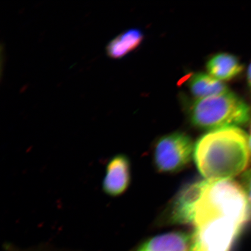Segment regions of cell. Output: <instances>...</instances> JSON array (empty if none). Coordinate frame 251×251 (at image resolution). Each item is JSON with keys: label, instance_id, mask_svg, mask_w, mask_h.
Listing matches in <instances>:
<instances>
[{"label": "cell", "instance_id": "obj_6", "mask_svg": "<svg viewBox=\"0 0 251 251\" xmlns=\"http://www.w3.org/2000/svg\"><path fill=\"white\" fill-rule=\"evenodd\" d=\"M192 234L176 231L150 238L136 251H190Z\"/></svg>", "mask_w": 251, "mask_h": 251}, {"label": "cell", "instance_id": "obj_2", "mask_svg": "<svg viewBox=\"0 0 251 251\" xmlns=\"http://www.w3.org/2000/svg\"><path fill=\"white\" fill-rule=\"evenodd\" d=\"M187 114L196 127L211 131L247 124L251 111L246 102L230 91L222 95L196 99L188 105Z\"/></svg>", "mask_w": 251, "mask_h": 251}, {"label": "cell", "instance_id": "obj_9", "mask_svg": "<svg viewBox=\"0 0 251 251\" xmlns=\"http://www.w3.org/2000/svg\"><path fill=\"white\" fill-rule=\"evenodd\" d=\"M144 34L140 29H130L121 33L106 47V54L112 59H119L134 51L142 43Z\"/></svg>", "mask_w": 251, "mask_h": 251}, {"label": "cell", "instance_id": "obj_1", "mask_svg": "<svg viewBox=\"0 0 251 251\" xmlns=\"http://www.w3.org/2000/svg\"><path fill=\"white\" fill-rule=\"evenodd\" d=\"M249 137L237 127L210 131L197 141L194 158L207 180H231L246 170L250 159Z\"/></svg>", "mask_w": 251, "mask_h": 251}, {"label": "cell", "instance_id": "obj_4", "mask_svg": "<svg viewBox=\"0 0 251 251\" xmlns=\"http://www.w3.org/2000/svg\"><path fill=\"white\" fill-rule=\"evenodd\" d=\"M192 140L182 132L165 135L157 141L153 150V162L159 172L173 174L179 172L194 158Z\"/></svg>", "mask_w": 251, "mask_h": 251}, {"label": "cell", "instance_id": "obj_3", "mask_svg": "<svg viewBox=\"0 0 251 251\" xmlns=\"http://www.w3.org/2000/svg\"><path fill=\"white\" fill-rule=\"evenodd\" d=\"M245 225L230 218L214 219L204 223L194 228L190 251H230Z\"/></svg>", "mask_w": 251, "mask_h": 251}, {"label": "cell", "instance_id": "obj_12", "mask_svg": "<svg viewBox=\"0 0 251 251\" xmlns=\"http://www.w3.org/2000/svg\"><path fill=\"white\" fill-rule=\"evenodd\" d=\"M249 147H250V152L251 153V128L250 136V137H249Z\"/></svg>", "mask_w": 251, "mask_h": 251}, {"label": "cell", "instance_id": "obj_7", "mask_svg": "<svg viewBox=\"0 0 251 251\" xmlns=\"http://www.w3.org/2000/svg\"><path fill=\"white\" fill-rule=\"evenodd\" d=\"M209 75L220 81L230 80L243 70V66L236 56L228 53H218L212 56L206 64Z\"/></svg>", "mask_w": 251, "mask_h": 251}, {"label": "cell", "instance_id": "obj_10", "mask_svg": "<svg viewBox=\"0 0 251 251\" xmlns=\"http://www.w3.org/2000/svg\"><path fill=\"white\" fill-rule=\"evenodd\" d=\"M242 187L249 204L251 214V168L247 170L243 176Z\"/></svg>", "mask_w": 251, "mask_h": 251}, {"label": "cell", "instance_id": "obj_5", "mask_svg": "<svg viewBox=\"0 0 251 251\" xmlns=\"http://www.w3.org/2000/svg\"><path fill=\"white\" fill-rule=\"evenodd\" d=\"M130 181L129 158L123 153L112 156L106 164L102 183L103 192L111 197L120 196L127 190Z\"/></svg>", "mask_w": 251, "mask_h": 251}, {"label": "cell", "instance_id": "obj_11", "mask_svg": "<svg viewBox=\"0 0 251 251\" xmlns=\"http://www.w3.org/2000/svg\"><path fill=\"white\" fill-rule=\"evenodd\" d=\"M247 81L248 83H249V86L251 90V63L249 66V69H248Z\"/></svg>", "mask_w": 251, "mask_h": 251}, {"label": "cell", "instance_id": "obj_8", "mask_svg": "<svg viewBox=\"0 0 251 251\" xmlns=\"http://www.w3.org/2000/svg\"><path fill=\"white\" fill-rule=\"evenodd\" d=\"M188 86L197 99L222 95L230 92L228 87L209 74L196 73L191 75Z\"/></svg>", "mask_w": 251, "mask_h": 251}]
</instances>
